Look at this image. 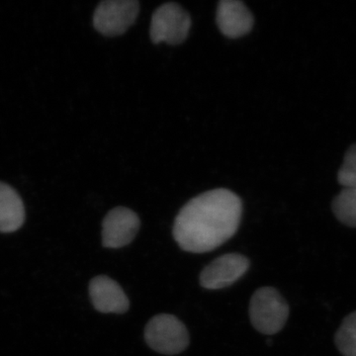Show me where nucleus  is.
Instances as JSON below:
<instances>
[{
  "mask_svg": "<svg viewBox=\"0 0 356 356\" xmlns=\"http://www.w3.org/2000/svg\"><path fill=\"white\" fill-rule=\"evenodd\" d=\"M242 214V200L234 192L224 188L205 192L179 211L173 238L184 252H212L235 235Z\"/></svg>",
  "mask_w": 356,
  "mask_h": 356,
  "instance_id": "1",
  "label": "nucleus"
},
{
  "mask_svg": "<svg viewBox=\"0 0 356 356\" xmlns=\"http://www.w3.org/2000/svg\"><path fill=\"white\" fill-rule=\"evenodd\" d=\"M289 317V305L273 287H261L252 295L250 304V322L261 334H277Z\"/></svg>",
  "mask_w": 356,
  "mask_h": 356,
  "instance_id": "2",
  "label": "nucleus"
},
{
  "mask_svg": "<svg viewBox=\"0 0 356 356\" xmlns=\"http://www.w3.org/2000/svg\"><path fill=\"white\" fill-rule=\"evenodd\" d=\"M147 346L165 355H175L189 346L188 330L184 323L170 314H161L149 320L145 329Z\"/></svg>",
  "mask_w": 356,
  "mask_h": 356,
  "instance_id": "3",
  "label": "nucleus"
},
{
  "mask_svg": "<svg viewBox=\"0 0 356 356\" xmlns=\"http://www.w3.org/2000/svg\"><path fill=\"white\" fill-rule=\"evenodd\" d=\"M191 27L189 14L177 3H165L154 13L151 38L154 43L181 44L188 36Z\"/></svg>",
  "mask_w": 356,
  "mask_h": 356,
  "instance_id": "4",
  "label": "nucleus"
},
{
  "mask_svg": "<svg viewBox=\"0 0 356 356\" xmlns=\"http://www.w3.org/2000/svg\"><path fill=\"white\" fill-rule=\"evenodd\" d=\"M139 10L136 0H106L96 8L93 25L104 36H119L134 24Z\"/></svg>",
  "mask_w": 356,
  "mask_h": 356,
  "instance_id": "5",
  "label": "nucleus"
},
{
  "mask_svg": "<svg viewBox=\"0 0 356 356\" xmlns=\"http://www.w3.org/2000/svg\"><path fill=\"white\" fill-rule=\"evenodd\" d=\"M250 262L245 255L227 254L214 259L200 274V284L209 290L231 286L248 273Z\"/></svg>",
  "mask_w": 356,
  "mask_h": 356,
  "instance_id": "6",
  "label": "nucleus"
},
{
  "mask_svg": "<svg viewBox=\"0 0 356 356\" xmlns=\"http://www.w3.org/2000/svg\"><path fill=\"white\" fill-rule=\"evenodd\" d=\"M140 226V218L126 207L110 211L102 222V243L105 248H120L133 242Z\"/></svg>",
  "mask_w": 356,
  "mask_h": 356,
  "instance_id": "7",
  "label": "nucleus"
},
{
  "mask_svg": "<svg viewBox=\"0 0 356 356\" xmlns=\"http://www.w3.org/2000/svg\"><path fill=\"white\" fill-rule=\"evenodd\" d=\"M89 296L100 313L124 314L129 310L127 295L116 281L108 276H96L89 283Z\"/></svg>",
  "mask_w": 356,
  "mask_h": 356,
  "instance_id": "8",
  "label": "nucleus"
},
{
  "mask_svg": "<svg viewBox=\"0 0 356 356\" xmlns=\"http://www.w3.org/2000/svg\"><path fill=\"white\" fill-rule=\"evenodd\" d=\"M220 31L229 38H240L252 30L254 16L240 0H222L217 9Z\"/></svg>",
  "mask_w": 356,
  "mask_h": 356,
  "instance_id": "9",
  "label": "nucleus"
},
{
  "mask_svg": "<svg viewBox=\"0 0 356 356\" xmlns=\"http://www.w3.org/2000/svg\"><path fill=\"white\" fill-rule=\"evenodd\" d=\"M24 222V203L19 194L10 185L0 182V233H14Z\"/></svg>",
  "mask_w": 356,
  "mask_h": 356,
  "instance_id": "10",
  "label": "nucleus"
},
{
  "mask_svg": "<svg viewBox=\"0 0 356 356\" xmlns=\"http://www.w3.org/2000/svg\"><path fill=\"white\" fill-rule=\"evenodd\" d=\"M334 216L350 228H356V188H343L332 203Z\"/></svg>",
  "mask_w": 356,
  "mask_h": 356,
  "instance_id": "11",
  "label": "nucleus"
},
{
  "mask_svg": "<svg viewBox=\"0 0 356 356\" xmlns=\"http://www.w3.org/2000/svg\"><path fill=\"white\" fill-rule=\"evenodd\" d=\"M334 343L343 356H356V311L343 318L334 334Z\"/></svg>",
  "mask_w": 356,
  "mask_h": 356,
  "instance_id": "12",
  "label": "nucleus"
},
{
  "mask_svg": "<svg viewBox=\"0 0 356 356\" xmlns=\"http://www.w3.org/2000/svg\"><path fill=\"white\" fill-rule=\"evenodd\" d=\"M337 181L344 188H356V144L346 152L343 165L337 173Z\"/></svg>",
  "mask_w": 356,
  "mask_h": 356,
  "instance_id": "13",
  "label": "nucleus"
},
{
  "mask_svg": "<svg viewBox=\"0 0 356 356\" xmlns=\"http://www.w3.org/2000/svg\"><path fill=\"white\" fill-rule=\"evenodd\" d=\"M267 344H268V346H273V341H271V339H268V341H267Z\"/></svg>",
  "mask_w": 356,
  "mask_h": 356,
  "instance_id": "14",
  "label": "nucleus"
}]
</instances>
